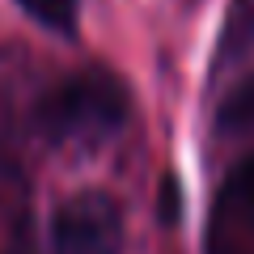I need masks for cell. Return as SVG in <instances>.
Returning <instances> with one entry per match:
<instances>
[{
    "instance_id": "obj_1",
    "label": "cell",
    "mask_w": 254,
    "mask_h": 254,
    "mask_svg": "<svg viewBox=\"0 0 254 254\" xmlns=\"http://www.w3.org/2000/svg\"><path fill=\"white\" fill-rule=\"evenodd\" d=\"M131 115L123 81L110 72H76L38 102V131L51 144L98 148Z\"/></svg>"
},
{
    "instance_id": "obj_2",
    "label": "cell",
    "mask_w": 254,
    "mask_h": 254,
    "mask_svg": "<svg viewBox=\"0 0 254 254\" xmlns=\"http://www.w3.org/2000/svg\"><path fill=\"white\" fill-rule=\"evenodd\" d=\"M55 254H123V208L106 190H76L51 220Z\"/></svg>"
},
{
    "instance_id": "obj_3",
    "label": "cell",
    "mask_w": 254,
    "mask_h": 254,
    "mask_svg": "<svg viewBox=\"0 0 254 254\" xmlns=\"http://www.w3.org/2000/svg\"><path fill=\"white\" fill-rule=\"evenodd\" d=\"M216 123H220L225 136H246V131H254V76H246V81L220 102Z\"/></svg>"
},
{
    "instance_id": "obj_4",
    "label": "cell",
    "mask_w": 254,
    "mask_h": 254,
    "mask_svg": "<svg viewBox=\"0 0 254 254\" xmlns=\"http://www.w3.org/2000/svg\"><path fill=\"white\" fill-rule=\"evenodd\" d=\"M21 9L51 34H76L81 21V0H17Z\"/></svg>"
},
{
    "instance_id": "obj_5",
    "label": "cell",
    "mask_w": 254,
    "mask_h": 254,
    "mask_svg": "<svg viewBox=\"0 0 254 254\" xmlns=\"http://www.w3.org/2000/svg\"><path fill=\"white\" fill-rule=\"evenodd\" d=\"M225 212L237 225L254 229V157L233 170V178H229V187H225Z\"/></svg>"
}]
</instances>
